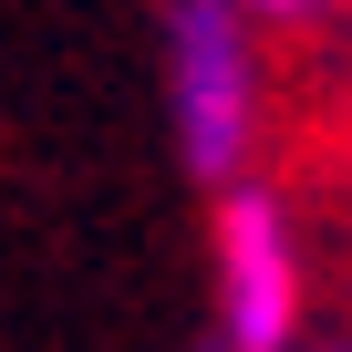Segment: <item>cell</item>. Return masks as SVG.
Masks as SVG:
<instances>
[{
    "label": "cell",
    "instance_id": "1",
    "mask_svg": "<svg viewBox=\"0 0 352 352\" xmlns=\"http://www.w3.org/2000/svg\"><path fill=\"white\" fill-rule=\"evenodd\" d=\"M166 94H176V155L197 176H228L249 155V32L239 0H166Z\"/></svg>",
    "mask_w": 352,
    "mask_h": 352
},
{
    "label": "cell",
    "instance_id": "2",
    "mask_svg": "<svg viewBox=\"0 0 352 352\" xmlns=\"http://www.w3.org/2000/svg\"><path fill=\"white\" fill-rule=\"evenodd\" d=\"M300 321V259L270 197H228L218 218V331L228 352H280Z\"/></svg>",
    "mask_w": 352,
    "mask_h": 352
},
{
    "label": "cell",
    "instance_id": "3",
    "mask_svg": "<svg viewBox=\"0 0 352 352\" xmlns=\"http://www.w3.org/2000/svg\"><path fill=\"white\" fill-rule=\"evenodd\" d=\"M239 11H259V21H300V11H321V0H239Z\"/></svg>",
    "mask_w": 352,
    "mask_h": 352
}]
</instances>
